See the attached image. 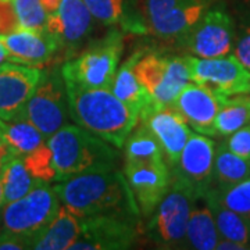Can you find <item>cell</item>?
<instances>
[{"mask_svg":"<svg viewBox=\"0 0 250 250\" xmlns=\"http://www.w3.org/2000/svg\"><path fill=\"white\" fill-rule=\"evenodd\" d=\"M233 45V56L250 71V29H246Z\"/></svg>","mask_w":250,"mask_h":250,"instance_id":"36","label":"cell"},{"mask_svg":"<svg viewBox=\"0 0 250 250\" xmlns=\"http://www.w3.org/2000/svg\"><path fill=\"white\" fill-rule=\"evenodd\" d=\"M93 28V16L83 0H62L59 10L46 20L45 29L59 43V50L71 56Z\"/></svg>","mask_w":250,"mask_h":250,"instance_id":"12","label":"cell"},{"mask_svg":"<svg viewBox=\"0 0 250 250\" xmlns=\"http://www.w3.org/2000/svg\"><path fill=\"white\" fill-rule=\"evenodd\" d=\"M218 200L238 214L250 218V177L227 188H213Z\"/></svg>","mask_w":250,"mask_h":250,"instance_id":"29","label":"cell"},{"mask_svg":"<svg viewBox=\"0 0 250 250\" xmlns=\"http://www.w3.org/2000/svg\"><path fill=\"white\" fill-rule=\"evenodd\" d=\"M225 146L236 156L250 161V124L229 135Z\"/></svg>","mask_w":250,"mask_h":250,"instance_id":"34","label":"cell"},{"mask_svg":"<svg viewBox=\"0 0 250 250\" xmlns=\"http://www.w3.org/2000/svg\"><path fill=\"white\" fill-rule=\"evenodd\" d=\"M136 217L96 214L81 217V233L71 250H123L136 238Z\"/></svg>","mask_w":250,"mask_h":250,"instance_id":"11","label":"cell"},{"mask_svg":"<svg viewBox=\"0 0 250 250\" xmlns=\"http://www.w3.org/2000/svg\"><path fill=\"white\" fill-rule=\"evenodd\" d=\"M189 1V0H141L139 1V9H141V16H142L143 24L147 25L157 20L170 10L175 9L177 6Z\"/></svg>","mask_w":250,"mask_h":250,"instance_id":"33","label":"cell"},{"mask_svg":"<svg viewBox=\"0 0 250 250\" xmlns=\"http://www.w3.org/2000/svg\"><path fill=\"white\" fill-rule=\"evenodd\" d=\"M17 14L20 28L42 31L46 27L45 10L41 4V0H11Z\"/></svg>","mask_w":250,"mask_h":250,"instance_id":"31","label":"cell"},{"mask_svg":"<svg viewBox=\"0 0 250 250\" xmlns=\"http://www.w3.org/2000/svg\"><path fill=\"white\" fill-rule=\"evenodd\" d=\"M7 153H9L7 145H0V175H1V171H3V166H4V161H6V157H7Z\"/></svg>","mask_w":250,"mask_h":250,"instance_id":"40","label":"cell"},{"mask_svg":"<svg viewBox=\"0 0 250 250\" xmlns=\"http://www.w3.org/2000/svg\"><path fill=\"white\" fill-rule=\"evenodd\" d=\"M24 113L46 139L67 125L70 110L62 70L43 72L34 95L24 106Z\"/></svg>","mask_w":250,"mask_h":250,"instance_id":"8","label":"cell"},{"mask_svg":"<svg viewBox=\"0 0 250 250\" xmlns=\"http://www.w3.org/2000/svg\"><path fill=\"white\" fill-rule=\"evenodd\" d=\"M125 161H141L164 164V153L156 136L149 131L146 125L141 123V126L128 135L124 143ZM167 164V163H166Z\"/></svg>","mask_w":250,"mask_h":250,"instance_id":"28","label":"cell"},{"mask_svg":"<svg viewBox=\"0 0 250 250\" xmlns=\"http://www.w3.org/2000/svg\"><path fill=\"white\" fill-rule=\"evenodd\" d=\"M0 145H6L4 141V128H3V121L0 120Z\"/></svg>","mask_w":250,"mask_h":250,"instance_id":"41","label":"cell"},{"mask_svg":"<svg viewBox=\"0 0 250 250\" xmlns=\"http://www.w3.org/2000/svg\"><path fill=\"white\" fill-rule=\"evenodd\" d=\"M139 121L156 136L164 153V160L168 168H172L192 135L184 117L172 106H163Z\"/></svg>","mask_w":250,"mask_h":250,"instance_id":"16","label":"cell"},{"mask_svg":"<svg viewBox=\"0 0 250 250\" xmlns=\"http://www.w3.org/2000/svg\"><path fill=\"white\" fill-rule=\"evenodd\" d=\"M46 145L52 154L56 182L81 174L114 170V146L80 125H64L46 139Z\"/></svg>","mask_w":250,"mask_h":250,"instance_id":"3","label":"cell"},{"mask_svg":"<svg viewBox=\"0 0 250 250\" xmlns=\"http://www.w3.org/2000/svg\"><path fill=\"white\" fill-rule=\"evenodd\" d=\"M60 206L54 188L42 182L25 196L3 206V229L18 235L32 249L36 238L52 223Z\"/></svg>","mask_w":250,"mask_h":250,"instance_id":"6","label":"cell"},{"mask_svg":"<svg viewBox=\"0 0 250 250\" xmlns=\"http://www.w3.org/2000/svg\"><path fill=\"white\" fill-rule=\"evenodd\" d=\"M124 175L134 193L139 211L145 217H150L161 199L166 196L171 184L168 166L125 161Z\"/></svg>","mask_w":250,"mask_h":250,"instance_id":"13","label":"cell"},{"mask_svg":"<svg viewBox=\"0 0 250 250\" xmlns=\"http://www.w3.org/2000/svg\"><path fill=\"white\" fill-rule=\"evenodd\" d=\"M211 0H189L152 21L147 31L161 38H181L196 24L207 10Z\"/></svg>","mask_w":250,"mask_h":250,"instance_id":"20","label":"cell"},{"mask_svg":"<svg viewBox=\"0 0 250 250\" xmlns=\"http://www.w3.org/2000/svg\"><path fill=\"white\" fill-rule=\"evenodd\" d=\"M3 189H1V184H0V217H1V210H3Z\"/></svg>","mask_w":250,"mask_h":250,"instance_id":"42","label":"cell"},{"mask_svg":"<svg viewBox=\"0 0 250 250\" xmlns=\"http://www.w3.org/2000/svg\"><path fill=\"white\" fill-rule=\"evenodd\" d=\"M214 217L206 202L205 195H197L193 202L187 227L188 249L213 250L218 242Z\"/></svg>","mask_w":250,"mask_h":250,"instance_id":"22","label":"cell"},{"mask_svg":"<svg viewBox=\"0 0 250 250\" xmlns=\"http://www.w3.org/2000/svg\"><path fill=\"white\" fill-rule=\"evenodd\" d=\"M93 18L103 25L123 24L125 20V0H83Z\"/></svg>","mask_w":250,"mask_h":250,"instance_id":"30","label":"cell"},{"mask_svg":"<svg viewBox=\"0 0 250 250\" xmlns=\"http://www.w3.org/2000/svg\"><path fill=\"white\" fill-rule=\"evenodd\" d=\"M20 28L17 14L11 0H0V35H9Z\"/></svg>","mask_w":250,"mask_h":250,"instance_id":"35","label":"cell"},{"mask_svg":"<svg viewBox=\"0 0 250 250\" xmlns=\"http://www.w3.org/2000/svg\"><path fill=\"white\" fill-rule=\"evenodd\" d=\"M214 142L207 135L192 134L181 152L178 163L172 167V175L189 182L203 195L213 185Z\"/></svg>","mask_w":250,"mask_h":250,"instance_id":"15","label":"cell"},{"mask_svg":"<svg viewBox=\"0 0 250 250\" xmlns=\"http://www.w3.org/2000/svg\"><path fill=\"white\" fill-rule=\"evenodd\" d=\"M60 203L80 217L117 214L139 217L141 211L124 172L81 174L54 185Z\"/></svg>","mask_w":250,"mask_h":250,"instance_id":"2","label":"cell"},{"mask_svg":"<svg viewBox=\"0 0 250 250\" xmlns=\"http://www.w3.org/2000/svg\"><path fill=\"white\" fill-rule=\"evenodd\" d=\"M6 62H9V52H7L6 46L3 43V38L0 35V65Z\"/></svg>","mask_w":250,"mask_h":250,"instance_id":"39","label":"cell"},{"mask_svg":"<svg viewBox=\"0 0 250 250\" xmlns=\"http://www.w3.org/2000/svg\"><path fill=\"white\" fill-rule=\"evenodd\" d=\"M123 50V34L111 31L107 36L88 46L80 56L65 62L62 67V80L88 88L111 89Z\"/></svg>","mask_w":250,"mask_h":250,"instance_id":"5","label":"cell"},{"mask_svg":"<svg viewBox=\"0 0 250 250\" xmlns=\"http://www.w3.org/2000/svg\"><path fill=\"white\" fill-rule=\"evenodd\" d=\"M42 75L39 67L13 62L0 65V120L11 118L24 108Z\"/></svg>","mask_w":250,"mask_h":250,"instance_id":"14","label":"cell"},{"mask_svg":"<svg viewBox=\"0 0 250 250\" xmlns=\"http://www.w3.org/2000/svg\"><path fill=\"white\" fill-rule=\"evenodd\" d=\"M134 72L159 103L171 106L179 92L192 82L190 56L174 57L154 52H142L135 62Z\"/></svg>","mask_w":250,"mask_h":250,"instance_id":"7","label":"cell"},{"mask_svg":"<svg viewBox=\"0 0 250 250\" xmlns=\"http://www.w3.org/2000/svg\"><path fill=\"white\" fill-rule=\"evenodd\" d=\"M250 123V96L236 95L220 100L214 120L215 135L229 136Z\"/></svg>","mask_w":250,"mask_h":250,"instance_id":"26","label":"cell"},{"mask_svg":"<svg viewBox=\"0 0 250 250\" xmlns=\"http://www.w3.org/2000/svg\"><path fill=\"white\" fill-rule=\"evenodd\" d=\"M192 82L213 92L218 100L250 93V71L235 56L200 59L190 56Z\"/></svg>","mask_w":250,"mask_h":250,"instance_id":"10","label":"cell"},{"mask_svg":"<svg viewBox=\"0 0 250 250\" xmlns=\"http://www.w3.org/2000/svg\"><path fill=\"white\" fill-rule=\"evenodd\" d=\"M171 106L197 134L214 136V120L220 110V100L213 92L189 82Z\"/></svg>","mask_w":250,"mask_h":250,"instance_id":"17","label":"cell"},{"mask_svg":"<svg viewBox=\"0 0 250 250\" xmlns=\"http://www.w3.org/2000/svg\"><path fill=\"white\" fill-rule=\"evenodd\" d=\"M1 121L4 128V141L13 152L27 156L46 142L45 135L28 120L24 108L16 116Z\"/></svg>","mask_w":250,"mask_h":250,"instance_id":"25","label":"cell"},{"mask_svg":"<svg viewBox=\"0 0 250 250\" xmlns=\"http://www.w3.org/2000/svg\"><path fill=\"white\" fill-rule=\"evenodd\" d=\"M70 116L93 135L116 149L124 143L136 128L139 113L117 98L111 89L88 88L71 81H64Z\"/></svg>","mask_w":250,"mask_h":250,"instance_id":"1","label":"cell"},{"mask_svg":"<svg viewBox=\"0 0 250 250\" xmlns=\"http://www.w3.org/2000/svg\"><path fill=\"white\" fill-rule=\"evenodd\" d=\"M24 161L29 172L38 181L46 182V184L56 181V171L52 163V154L46 142L32 153L24 156Z\"/></svg>","mask_w":250,"mask_h":250,"instance_id":"32","label":"cell"},{"mask_svg":"<svg viewBox=\"0 0 250 250\" xmlns=\"http://www.w3.org/2000/svg\"><path fill=\"white\" fill-rule=\"evenodd\" d=\"M197 195L200 193L185 179L175 175L171 178L170 188L153 211L147 227L149 238L159 248L188 249V220Z\"/></svg>","mask_w":250,"mask_h":250,"instance_id":"4","label":"cell"},{"mask_svg":"<svg viewBox=\"0 0 250 250\" xmlns=\"http://www.w3.org/2000/svg\"><path fill=\"white\" fill-rule=\"evenodd\" d=\"M248 248L249 246H246V245H242V243L231 241V239H225V238H218L217 246H215V249L218 250H243Z\"/></svg>","mask_w":250,"mask_h":250,"instance_id":"38","label":"cell"},{"mask_svg":"<svg viewBox=\"0 0 250 250\" xmlns=\"http://www.w3.org/2000/svg\"><path fill=\"white\" fill-rule=\"evenodd\" d=\"M249 177L250 161L236 156L225 146V143L220 145L214 153L213 164V184L215 188L231 187Z\"/></svg>","mask_w":250,"mask_h":250,"instance_id":"27","label":"cell"},{"mask_svg":"<svg viewBox=\"0 0 250 250\" xmlns=\"http://www.w3.org/2000/svg\"><path fill=\"white\" fill-rule=\"evenodd\" d=\"M179 39L190 56L200 59L223 57L233 50L235 24L223 7H213Z\"/></svg>","mask_w":250,"mask_h":250,"instance_id":"9","label":"cell"},{"mask_svg":"<svg viewBox=\"0 0 250 250\" xmlns=\"http://www.w3.org/2000/svg\"><path fill=\"white\" fill-rule=\"evenodd\" d=\"M141 54L142 50H138L123 62V65L116 72L111 92L125 104L136 110L139 113V118H143L164 104L153 98L135 75L134 65Z\"/></svg>","mask_w":250,"mask_h":250,"instance_id":"19","label":"cell"},{"mask_svg":"<svg viewBox=\"0 0 250 250\" xmlns=\"http://www.w3.org/2000/svg\"><path fill=\"white\" fill-rule=\"evenodd\" d=\"M0 184L3 189V205H7L25 196L42 182L29 172L24 161V156L9 149L0 175Z\"/></svg>","mask_w":250,"mask_h":250,"instance_id":"23","label":"cell"},{"mask_svg":"<svg viewBox=\"0 0 250 250\" xmlns=\"http://www.w3.org/2000/svg\"><path fill=\"white\" fill-rule=\"evenodd\" d=\"M81 233V217L65 206H60L57 214L36 238L34 248L38 250L70 249Z\"/></svg>","mask_w":250,"mask_h":250,"instance_id":"21","label":"cell"},{"mask_svg":"<svg viewBox=\"0 0 250 250\" xmlns=\"http://www.w3.org/2000/svg\"><path fill=\"white\" fill-rule=\"evenodd\" d=\"M21 250L29 249L28 243L22 238H20L16 233H11L6 229L0 231V250Z\"/></svg>","mask_w":250,"mask_h":250,"instance_id":"37","label":"cell"},{"mask_svg":"<svg viewBox=\"0 0 250 250\" xmlns=\"http://www.w3.org/2000/svg\"><path fill=\"white\" fill-rule=\"evenodd\" d=\"M1 38L9 52V62L18 64L41 67L50 62L59 50L57 41L46 29L18 28L17 31Z\"/></svg>","mask_w":250,"mask_h":250,"instance_id":"18","label":"cell"},{"mask_svg":"<svg viewBox=\"0 0 250 250\" xmlns=\"http://www.w3.org/2000/svg\"><path fill=\"white\" fill-rule=\"evenodd\" d=\"M206 202L214 217L215 227L220 238L231 239L242 245H249L250 242V218L229 210L218 200L213 187L208 188L205 193Z\"/></svg>","mask_w":250,"mask_h":250,"instance_id":"24","label":"cell"}]
</instances>
